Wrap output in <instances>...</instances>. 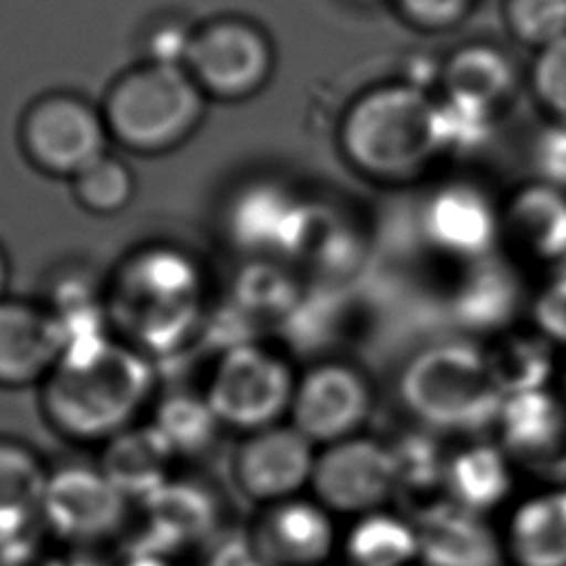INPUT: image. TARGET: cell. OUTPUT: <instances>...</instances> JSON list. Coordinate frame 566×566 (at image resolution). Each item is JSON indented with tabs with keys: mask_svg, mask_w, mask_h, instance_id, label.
Instances as JSON below:
<instances>
[{
	"mask_svg": "<svg viewBox=\"0 0 566 566\" xmlns=\"http://www.w3.org/2000/svg\"><path fill=\"white\" fill-rule=\"evenodd\" d=\"M500 542L509 566H566V482L515 502Z\"/></svg>",
	"mask_w": 566,
	"mask_h": 566,
	"instance_id": "18",
	"label": "cell"
},
{
	"mask_svg": "<svg viewBox=\"0 0 566 566\" xmlns=\"http://www.w3.org/2000/svg\"><path fill=\"white\" fill-rule=\"evenodd\" d=\"M497 217L489 201L471 188L438 192L424 212L429 243L447 256L480 261L495 243Z\"/></svg>",
	"mask_w": 566,
	"mask_h": 566,
	"instance_id": "24",
	"label": "cell"
},
{
	"mask_svg": "<svg viewBox=\"0 0 566 566\" xmlns=\"http://www.w3.org/2000/svg\"><path fill=\"white\" fill-rule=\"evenodd\" d=\"M274 53L268 35L243 18H219L195 31L186 71L203 93L248 97L270 77Z\"/></svg>",
	"mask_w": 566,
	"mask_h": 566,
	"instance_id": "12",
	"label": "cell"
},
{
	"mask_svg": "<svg viewBox=\"0 0 566 566\" xmlns=\"http://www.w3.org/2000/svg\"><path fill=\"white\" fill-rule=\"evenodd\" d=\"M298 371L281 345L245 340L212 354L201 391L223 429L239 438L287 422Z\"/></svg>",
	"mask_w": 566,
	"mask_h": 566,
	"instance_id": "5",
	"label": "cell"
},
{
	"mask_svg": "<svg viewBox=\"0 0 566 566\" xmlns=\"http://www.w3.org/2000/svg\"><path fill=\"white\" fill-rule=\"evenodd\" d=\"M192 38H195V31L188 24H184L181 20L157 22L146 35L148 62L186 69Z\"/></svg>",
	"mask_w": 566,
	"mask_h": 566,
	"instance_id": "35",
	"label": "cell"
},
{
	"mask_svg": "<svg viewBox=\"0 0 566 566\" xmlns=\"http://www.w3.org/2000/svg\"><path fill=\"white\" fill-rule=\"evenodd\" d=\"M310 495L334 517L354 520L387 509L398 495L389 440L358 433L316 453Z\"/></svg>",
	"mask_w": 566,
	"mask_h": 566,
	"instance_id": "10",
	"label": "cell"
},
{
	"mask_svg": "<svg viewBox=\"0 0 566 566\" xmlns=\"http://www.w3.org/2000/svg\"><path fill=\"white\" fill-rule=\"evenodd\" d=\"M405 15L427 27H444L455 22L471 0H396Z\"/></svg>",
	"mask_w": 566,
	"mask_h": 566,
	"instance_id": "37",
	"label": "cell"
},
{
	"mask_svg": "<svg viewBox=\"0 0 566 566\" xmlns=\"http://www.w3.org/2000/svg\"><path fill=\"white\" fill-rule=\"evenodd\" d=\"M491 429L515 467L551 469L566 462V396L551 387L506 396Z\"/></svg>",
	"mask_w": 566,
	"mask_h": 566,
	"instance_id": "16",
	"label": "cell"
},
{
	"mask_svg": "<svg viewBox=\"0 0 566 566\" xmlns=\"http://www.w3.org/2000/svg\"><path fill=\"white\" fill-rule=\"evenodd\" d=\"M102 115L126 148L159 153L195 130L203 115V91L184 66L148 62L115 82Z\"/></svg>",
	"mask_w": 566,
	"mask_h": 566,
	"instance_id": "6",
	"label": "cell"
},
{
	"mask_svg": "<svg viewBox=\"0 0 566 566\" xmlns=\"http://www.w3.org/2000/svg\"><path fill=\"white\" fill-rule=\"evenodd\" d=\"M9 283H11V263H9V256L4 252V248L0 245V303L11 296L9 294Z\"/></svg>",
	"mask_w": 566,
	"mask_h": 566,
	"instance_id": "40",
	"label": "cell"
},
{
	"mask_svg": "<svg viewBox=\"0 0 566 566\" xmlns=\"http://www.w3.org/2000/svg\"><path fill=\"white\" fill-rule=\"evenodd\" d=\"M515 464L495 440L471 436L447 451L442 497L480 515H489L511 497Z\"/></svg>",
	"mask_w": 566,
	"mask_h": 566,
	"instance_id": "21",
	"label": "cell"
},
{
	"mask_svg": "<svg viewBox=\"0 0 566 566\" xmlns=\"http://www.w3.org/2000/svg\"><path fill=\"white\" fill-rule=\"evenodd\" d=\"M212 301L201 265L172 245L133 252L106 276V307L115 338L150 360L181 356L203 338Z\"/></svg>",
	"mask_w": 566,
	"mask_h": 566,
	"instance_id": "2",
	"label": "cell"
},
{
	"mask_svg": "<svg viewBox=\"0 0 566 566\" xmlns=\"http://www.w3.org/2000/svg\"><path fill=\"white\" fill-rule=\"evenodd\" d=\"M303 303L305 287L294 272L279 259H252L221 305L250 338H265L268 327L287 325Z\"/></svg>",
	"mask_w": 566,
	"mask_h": 566,
	"instance_id": "19",
	"label": "cell"
},
{
	"mask_svg": "<svg viewBox=\"0 0 566 566\" xmlns=\"http://www.w3.org/2000/svg\"><path fill=\"white\" fill-rule=\"evenodd\" d=\"M248 566H261V564H259V562H252V564H248Z\"/></svg>",
	"mask_w": 566,
	"mask_h": 566,
	"instance_id": "42",
	"label": "cell"
},
{
	"mask_svg": "<svg viewBox=\"0 0 566 566\" xmlns=\"http://www.w3.org/2000/svg\"><path fill=\"white\" fill-rule=\"evenodd\" d=\"M511 69L502 53L484 46L460 51L447 66L449 102L486 115L511 88Z\"/></svg>",
	"mask_w": 566,
	"mask_h": 566,
	"instance_id": "28",
	"label": "cell"
},
{
	"mask_svg": "<svg viewBox=\"0 0 566 566\" xmlns=\"http://www.w3.org/2000/svg\"><path fill=\"white\" fill-rule=\"evenodd\" d=\"M376 409L369 374L347 358H314L298 371L287 422L318 449L367 431Z\"/></svg>",
	"mask_w": 566,
	"mask_h": 566,
	"instance_id": "9",
	"label": "cell"
},
{
	"mask_svg": "<svg viewBox=\"0 0 566 566\" xmlns=\"http://www.w3.org/2000/svg\"><path fill=\"white\" fill-rule=\"evenodd\" d=\"M230 230L254 259H279L307 243L310 212L276 188H254L237 201Z\"/></svg>",
	"mask_w": 566,
	"mask_h": 566,
	"instance_id": "20",
	"label": "cell"
},
{
	"mask_svg": "<svg viewBox=\"0 0 566 566\" xmlns=\"http://www.w3.org/2000/svg\"><path fill=\"white\" fill-rule=\"evenodd\" d=\"M310 493L259 506L248 520V542L261 566H325L336 562L340 531Z\"/></svg>",
	"mask_w": 566,
	"mask_h": 566,
	"instance_id": "13",
	"label": "cell"
},
{
	"mask_svg": "<svg viewBox=\"0 0 566 566\" xmlns=\"http://www.w3.org/2000/svg\"><path fill=\"white\" fill-rule=\"evenodd\" d=\"M497 385L506 396L548 387L553 365V345L535 329L531 334H511L493 345H486Z\"/></svg>",
	"mask_w": 566,
	"mask_h": 566,
	"instance_id": "30",
	"label": "cell"
},
{
	"mask_svg": "<svg viewBox=\"0 0 566 566\" xmlns=\"http://www.w3.org/2000/svg\"><path fill=\"white\" fill-rule=\"evenodd\" d=\"M343 146L365 172L405 177L442 148L438 106L411 86L367 93L345 117Z\"/></svg>",
	"mask_w": 566,
	"mask_h": 566,
	"instance_id": "4",
	"label": "cell"
},
{
	"mask_svg": "<svg viewBox=\"0 0 566 566\" xmlns=\"http://www.w3.org/2000/svg\"><path fill=\"white\" fill-rule=\"evenodd\" d=\"M506 18L522 42L539 49L566 35V0H509Z\"/></svg>",
	"mask_w": 566,
	"mask_h": 566,
	"instance_id": "32",
	"label": "cell"
},
{
	"mask_svg": "<svg viewBox=\"0 0 566 566\" xmlns=\"http://www.w3.org/2000/svg\"><path fill=\"white\" fill-rule=\"evenodd\" d=\"M515 243L539 261H566V199L551 188H531L506 212Z\"/></svg>",
	"mask_w": 566,
	"mask_h": 566,
	"instance_id": "27",
	"label": "cell"
},
{
	"mask_svg": "<svg viewBox=\"0 0 566 566\" xmlns=\"http://www.w3.org/2000/svg\"><path fill=\"white\" fill-rule=\"evenodd\" d=\"M533 329L553 347H566V272L548 281L531 303Z\"/></svg>",
	"mask_w": 566,
	"mask_h": 566,
	"instance_id": "33",
	"label": "cell"
},
{
	"mask_svg": "<svg viewBox=\"0 0 566 566\" xmlns=\"http://www.w3.org/2000/svg\"><path fill=\"white\" fill-rule=\"evenodd\" d=\"M49 471L33 444L0 433V542L40 533Z\"/></svg>",
	"mask_w": 566,
	"mask_h": 566,
	"instance_id": "25",
	"label": "cell"
},
{
	"mask_svg": "<svg viewBox=\"0 0 566 566\" xmlns=\"http://www.w3.org/2000/svg\"><path fill=\"white\" fill-rule=\"evenodd\" d=\"M64 345V329L42 298L7 296L0 303V391H38Z\"/></svg>",
	"mask_w": 566,
	"mask_h": 566,
	"instance_id": "15",
	"label": "cell"
},
{
	"mask_svg": "<svg viewBox=\"0 0 566 566\" xmlns=\"http://www.w3.org/2000/svg\"><path fill=\"white\" fill-rule=\"evenodd\" d=\"M159 389L157 363L111 336L66 349L38 389V409L60 440L99 449L144 422Z\"/></svg>",
	"mask_w": 566,
	"mask_h": 566,
	"instance_id": "1",
	"label": "cell"
},
{
	"mask_svg": "<svg viewBox=\"0 0 566 566\" xmlns=\"http://www.w3.org/2000/svg\"><path fill=\"white\" fill-rule=\"evenodd\" d=\"M533 82L542 102L566 119V35L539 51Z\"/></svg>",
	"mask_w": 566,
	"mask_h": 566,
	"instance_id": "34",
	"label": "cell"
},
{
	"mask_svg": "<svg viewBox=\"0 0 566 566\" xmlns=\"http://www.w3.org/2000/svg\"><path fill=\"white\" fill-rule=\"evenodd\" d=\"M226 524L219 489L192 469H181L148 500L135 504L124 548H139L177 559L195 555Z\"/></svg>",
	"mask_w": 566,
	"mask_h": 566,
	"instance_id": "8",
	"label": "cell"
},
{
	"mask_svg": "<svg viewBox=\"0 0 566 566\" xmlns=\"http://www.w3.org/2000/svg\"><path fill=\"white\" fill-rule=\"evenodd\" d=\"M537 164L542 172L555 181L566 186V128L551 130L542 142L537 150Z\"/></svg>",
	"mask_w": 566,
	"mask_h": 566,
	"instance_id": "38",
	"label": "cell"
},
{
	"mask_svg": "<svg viewBox=\"0 0 566 566\" xmlns=\"http://www.w3.org/2000/svg\"><path fill=\"white\" fill-rule=\"evenodd\" d=\"M113 566H177V559L150 551L122 548V553L115 555Z\"/></svg>",
	"mask_w": 566,
	"mask_h": 566,
	"instance_id": "39",
	"label": "cell"
},
{
	"mask_svg": "<svg viewBox=\"0 0 566 566\" xmlns=\"http://www.w3.org/2000/svg\"><path fill=\"white\" fill-rule=\"evenodd\" d=\"M108 135L104 115L71 95L40 99L22 124V142L35 166L69 177L106 155Z\"/></svg>",
	"mask_w": 566,
	"mask_h": 566,
	"instance_id": "14",
	"label": "cell"
},
{
	"mask_svg": "<svg viewBox=\"0 0 566 566\" xmlns=\"http://www.w3.org/2000/svg\"><path fill=\"white\" fill-rule=\"evenodd\" d=\"M0 566H64V551L40 533L2 539Z\"/></svg>",
	"mask_w": 566,
	"mask_h": 566,
	"instance_id": "36",
	"label": "cell"
},
{
	"mask_svg": "<svg viewBox=\"0 0 566 566\" xmlns=\"http://www.w3.org/2000/svg\"><path fill=\"white\" fill-rule=\"evenodd\" d=\"M396 396L416 427L467 438L493 427L504 400L486 345L467 338L416 349L398 371Z\"/></svg>",
	"mask_w": 566,
	"mask_h": 566,
	"instance_id": "3",
	"label": "cell"
},
{
	"mask_svg": "<svg viewBox=\"0 0 566 566\" xmlns=\"http://www.w3.org/2000/svg\"><path fill=\"white\" fill-rule=\"evenodd\" d=\"M77 201L93 214H115L128 206L135 192L130 168L113 155H104L73 177Z\"/></svg>",
	"mask_w": 566,
	"mask_h": 566,
	"instance_id": "31",
	"label": "cell"
},
{
	"mask_svg": "<svg viewBox=\"0 0 566 566\" xmlns=\"http://www.w3.org/2000/svg\"><path fill=\"white\" fill-rule=\"evenodd\" d=\"M146 422L159 433L181 469L208 460L228 433L201 389H159Z\"/></svg>",
	"mask_w": 566,
	"mask_h": 566,
	"instance_id": "22",
	"label": "cell"
},
{
	"mask_svg": "<svg viewBox=\"0 0 566 566\" xmlns=\"http://www.w3.org/2000/svg\"><path fill=\"white\" fill-rule=\"evenodd\" d=\"M316 453L296 427L281 422L237 438L230 480L254 509L292 500L310 493Z\"/></svg>",
	"mask_w": 566,
	"mask_h": 566,
	"instance_id": "11",
	"label": "cell"
},
{
	"mask_svg": "<svg viewBox=\"0 0 566 566\" xmlns=\"http://www.w3.org/2000/svg\"><path fill=\"white\" fill-rule=\"evenodd\" d=\"M133 511L95 460H66L51 464L40 533L60 548H106L124 542Z\"/></svg>",
	"mask_w": 566,
	"mask_h": 566,
	"instance_id": "7",
	"label": "cell"
},
{
	"mask_svg": "<svg viewBox=\"0 0 566 566\" xmlns=\"http://www.w3.org/2000/svg\"><path fill=\"white\" fill-rule=\"evenodd\" d=\"M418 559L413 517L389 506L354 517L340 531L338 562L343 566H418Z\"/></svg>",
	"mask_w": 566,
	"mask_h": 566,
	"instance_id": "26",
	"label": "cell"
},
{
	"mask_svg": "<svg viewBox=\"0 0 566 566\" xmlns=\"http://www.w3.org/2000/svg\"><path fill=\"white\" fill-rule=\"evenodd\" d=\"M325 566H343L340 562H332V564H325Z\"/></svg>",
	"mask_w": 566,
	"mask_h": 566,
	"instance_id": "41",
	"label": "cell"
},
{
	"mask_svg": "<svg viewBox=\"0 0 566 566\" xmlns=\"http://www.w3.org/2000/svg\"><path fill=\"white\" fill-rule=\"evenodd\" d=\"M95 462L133 506L148 500L181 471L170 449L146 420L99 447Z\"/></svg>",
	"mask_w": 566,
	"mask_h": 566,
	"instance_id": "23",
	"label": "cell"
},
{
	"mask_svg": "<svg viewBox=\"0 0 566 566\" xmlns=\"http://www.w3.org/2000/svg\"><path fill=\"white\" fill-rule=\"evenodd\" d=\"M418 566H500L504 564L500 533L484 515L444 497L416 511Z\"/></svg>",
	"mask_w": 566,
	"mask_h": 566,
	"instance_id": "17",
	"label": "cell"
},
{
	"mask_svg": "<svg viewBox=\"0 0 566 566\" xmlns=\"http://www.w3.org/2000/svg\"><path fill=\"white\" fill-rule=\"evenodd\" d=\"M436 436L438 433L416 427L402 433L398 440H389L396 467L398 495L409 493L411 497H422L420 506L440 500L436 497V493L442 495L444 462L449 449H442L436 442Z\"/></svg>",
	"mask_w": 566,
	"mask_h": 566,
	"instance_id": "29",
	"label": "cell"
}]
</instances>
